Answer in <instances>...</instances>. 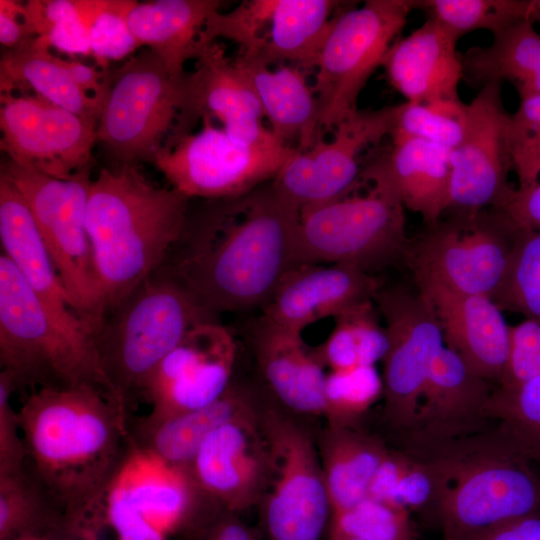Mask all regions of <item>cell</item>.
<instances>
[{
    "label": "cell",
    "mask_w": 540,
    "mask_h": 540,
    "mask_svg": "<svg viewBox=\"0 0 540 540\" xmlns=\"http://www.w3.org/2000/svg\"><path fill=\"white\" fill-rule=\"evenodd\" d=\"M299 216L271 181L213 200L197 220H188L164 267L216 314L261 308L297 265Z\"/></svg>",
    "instance_id": "cell-1"
},
{
    "label": "cell",
    "mask_w": 540,
    "mask_h": 540,
    "mask_svg": "<svg viewBox=\"0 0 540 540\" xmlns=\"http://www.w3.org/2000/svg\"><path fill=\"white\" fill-rule=\"evenodd\" d=\"M17 410L25 472L63 517L109 483L132 444L128 410L95 385L37 388Z\"/></svg>",
    "instance_id": "cell-2"
},
{
    "label": "cell",
    "mask_w": 540,
    "mask_h": 540,
    "mask_svg": "<svg viewBox=\"0 0 540 540\" xmlns=\"http://www.w3.org/2000/svg\"><path fill=\"white\" fill-rule=\"evenodd\" d=\"M188 205L189 197L154 186L134 163L102 168L92 180L86 228L103 317L164 267L187 227Z\"/></svg>",
    "instance_id": "cell-3"
},
{
    "label": "cell",
    "mask_w": 540,
    "mask_h": 540,
    "mask_svg": "<svg viewBox=\"0 0 540 540\" xmlns=\"http://www.w3.org/2000/svg\"><path fill=\"white\" fill-rule=\"evenodd\" d=\"M408 452L434 470L437 496L431 511L444 540H473L540 509V472L496 427Z\"/></svg>",
    "instance_id": "cell-4"
},
{
    "label": "cell",
    "mask_w": 540,
    "mask_h": 540,
    "mask_svg": "<svg viewBox=\"0 0 540 540\" xmlns=\"http://www.w3.org/2000/svg\"><path fill=\"white\" fill-rule=\"evenodd\" d=\"M0 372L21 395L41 387L98 386L116 399L93 334L53 312L0 255Z\"/></svg>",
    "instance_id": "cell-5"
},
{
    "label": "cell",
    "mask_w": 540,
    "mask_h": 540,
    "mask_svg": "<svg viewBox=\"0 0 540 540\" xmlns=\"http://www.w3.org/2000/svg\"><path fill=\"white\" fill-rule=\"evenodd\" d=\"M217 317L165 267L104 315L93 340L101 369L128 411L164 357L192 328Z\"/></svg>",
    "instance_id": "cell-6"
},
{
    "label": "cell",
    "mask_w": 540,
    "mask_h": 540,
    "mask_svg": "<svg viewBox=\"0 0 540 540\" xmlns=\"http://www.w3.org/2000/svg\"><path fill=\"white\" fill-rule=\"evenodd\" d=\"M404 210L383 181L361 175L344 195L300 211L297 265L381 269L406 252Z\"/></svg>",
    "instance_id": "cell-7"
},
{
    "label": "cell",
    "mask_w": 540,
    "mask_h": 540,
    "mask_svg": "<svg viewBox=\"0 0 540 540\" xmlns=\"http://www.w3.org/2000/svg\"><path fill=\"white\" fill-rule=\"evenodd\" d=\"M90 171L88 167L62 180L7 159L0 175L25 200L74 311L94 333L103 313L86 228Z\"/></svg>",
    "instance_id": "cell-8"
},
{
    "label": "cell",
    "mask_w": 540,
    "mask_h": 540,
    "mask_svg": "<svg viewBox=\"0 0 540 540\" xmlns=\"http://www.w3.org/2000/svg\"><path fill=\"white\" fill-rule=\"evenodd\" d=\"M417 0L349 2L323 44L312 85L319 106V130L332 132L354 113L358 98L415 9Z\"/></svg>",
    "instance_id": "cell-9"
},
{
    "label": "cell",
    "mask_w": 540,
    "mask_h": 540,
    "mask_svg": "<svg viewBox=\"0 0 540 540\" xmlns=\"http://www.w3.org/2000/svg\"><path fill=\"white\" fill-rule=\"evenodd\" d=\"M261 421L271 462L258 504L266 540H320L332 510L313 439L274 408H262Z\"/></svg>",
    "instance_id": "cell-10"
},
{
    "label": "cell",
    "mask_w": 540,
    "mask_h": 540,
    "mask_svg": "<svg viewBox=\"0 0 540 540\" xmlns=\"http://www.w3.org/2000/svg\"><path fill=\"white\" fill-rule=\"evenodd\" d=\"M184 76L172 78L150 50L139 52L109 72L97 141L120 164L152 162L164 146L180 115Z\"/></svg>",
    "instance_id": "cell-11"
},
{
    "label": "cell",
    "mask_w": 540,
    "mask_h": 540,
    "mask_svg": "<svg viewBox=\"0 0 540 540\" xmlns=\"http://www.w3.org/2000/svg\"><path fill=\"white\" fill-rule=\"evenodd\" d=\"M203 127L166 141L152 164L171 187L187 197L209 200L244 195L273 180L297 151L278 141L248 144L203 117Z\"/></svg>",
    "instance_id": "cell-12"
},
{
    "label": "cell",
    "mask_w": 540,
    "mask_h": 540,
    "mask_svg": "<svg viewBox=\"0 0 540 540\" xmlns=\"http://www.w3.org/2000/svg\"><path fill=\"white\" fill-rule=\"evenodd\" d=\"M408 251L415 277L492 298L507 271L520 227L497 209L455 213Z\"/></svg>",
    "instance_id": "cell-13"
},
{
    "label": "cell",
    "mask_w": 540,
    "mask_h": 540,
    "mask_svg": "<svg viewBox=\"0 0 540 540\" xmlns=\"http://www.w3.org/2000/svg\"><path fill=\"white\" fill-rule=\"evenodd\" d=\"M388 335L384 359V415L404 435L416 417L432 362L444 346L441 329L425 296L393 286L373 298Z\"/></svg>",
    "instance_id": "cell-14"
},
{
    "label": "cell",
    "mask_w": 540,
    "mask_h": 540,
    "mask_svg": "<svg viewBox=\"0 0 540 540\" xmlns=\"http://www.w3.org/2000/svg\"><path fill=\"white\" fill-rule=\"evenodd\" d=\"M397 105L357 109L305 151H296L271 181L273 188L299 212L336 199L353 189L365 166L363 156L395 123Z\"/></svg>",
    "instance_id": "cell-15"
},
{
    "label": "cell",
    "mask_w": 540,
    "mask_h": 540,
    "mask_svg": "<svg viewBox=\"0 0 540 540\" xmlns=\"http://www.w3.org/2000/svg\"><path fill=\"white\" fill-rule=\"evenodd\" d=\"M0 147L13 162L57 179L92 167L97 123L39 96L1 93Z\"/></svg>",
    "instance_id": "cell-16"
},
{
    "label": "cell",
    "mask_w": 540,
    "mask_h": 540,
    "mask_svg": "<svg viewBox=\"0 0 540 540\" xmlns=\"http://www.w3.org/2000/svg\"><path fill=\"white\" fill-rule=\"evenodd\" d=\"M509 119L501 83L483 86L468 104L463 138L450 152L448 210L454 214L496 208L511 189Z\"/></svg>",
    "instance_id": "cell-17"
},
{
    "label": "cell",
    "mask_w": 540,
    "mask_h": 540,
    "mask_svg": "<svg viewBox=\"0 0 540 540\" xmlns=\"http://www.w3.org/2000/svg\"><path fill=\"white\" fill-rule=\"evenodd\" d=\"M237 343L220 321L201 323L155 368L143 393L145 416L161 419L209 405L232 383Z\"/></svg>",
    "instance_id": "cell-18"
},
{
    "label": "cell",
    "mask_w": 540,
    "mask_h": 540,
    "mask_svg": "<svg viewBox=\"0 0 540 540\" xmlns=\"http://www.w3.org/2000/svg\"><path fill=\"white\" fill-rule=\"evenodd\" d=\"M261 410L257 407L212 432L187 468L200 494L217 509L237 514L263 496L271 462Z\"/></svg>",
    "instance_id": "cell-19"
},
{
    "label": "cell",
    "mask_w": 540,
    "mask_h": 540,
    "mask_svg": "<svg viewBox=\"0 0 540 540\" xmlns=\"http://www.w3.org/2000/svg\"><path fill=\"white\" fill-rule=\"evenodd\" d=\"M195 70L183 79V104L168 139L189 133L203 117L216 118L232 138L248 144L277 141L264 118L260 100L249 81L217 43L202 44Z\"/></svg>",
    "instance_id": "cell-20"
},
{
    "label": "cell",
    "mask_w": 540,
    "mask_h": 540,
    "mask_svg": "<svg viewBox=\"0 0 540 540\" xmlns=\"http://www.w3.org/2000/svg\"><path fill=\"white\" fill-rule=\"evenodd\" d=\"M493 388L445 345L432 362L410 430V449L424 448L482 432Z\"/></svg>",
    "instance_id": "cell-21"
},
{
    "label": "cell",
    "mask_w": 540,
    "mask_h": 540,
    "mask_svg": "<svg viewBox=\"0 0 540 540\" xmlns=\"http://www.w3.org/2000/svg\"><path fill=\"white\" fill-rule=\"evenodd\" d=\"M380 288L371 273L352 265L298 264L261 306V315L280 327L302 333L319 320L334 318L372 300Z\"/></svg>",
    "instance_id": "cell-22"
},
{
    "label": "cell",
    "mask_w": 540,
    "mask_h": 540,
    "mask_svg": "<svg viewBox=\"0 0 540 540\" xmlns=\"http://www.w3.org/2000/svg\"><path fill=\"white\" fill-rule=\"evenodd\" d=\"M436 316L445 346L477 375L499 383L510 349V326L491 298L452 291L440 283L415 277Z\"/></svg>",
    "instance_id": "cell-23"
},
{
    "label": "cell",
    "mask_w": 540,
    "mask_h": 540,
    "mask_svg": "<svg viewBox=\"0 0 540 540\" xmlns=\"http://www.w3.org/2000/svg\"><path fill=\"white\" fill-rule=\"evenodd\" d=\"M458 40L444 25L427 18L388 49L381 66L388 82L410 103L461 100L458 88L463 66Z\"/></svg>",
    "instance_id": "cell-24"
},
{
    "label": "cell",
    "mask_w": 540,
    "mask_h": 540,
    "mask_svg": "<svg viewBox=\"0 0 540 540\" xmlns=\"http://www.w3.org/2000/svg\"><path fill=\"white\" fill-rule=\"evenodd\" d=\"M450 152L425 140L394 137L390 148L372 157L361 175L383 181L404 208L433 226L450 204Z\"/></svg>",
    "instance_id": "cell-25"
},
{
    "label": "cell",
    "mask_w": 540,
    "mask_h": 540,
    "mask_svg": "<svg viewBox=\"0 0 540 540\" xmlns=\"http://www.w3.org/2000/svg\"><path fill=\"white\" fill-rule=\"evenodd\" d=\"M111 486L164 534L194 523L207 501L189 473L132 444Z\"/></svg>",
    "instance_id": "cell-26"
},
{
    "label": "cell",
    "mask_w": 540,
    "mask_h": 540,
    "mask_svg": "<svg viewBox=\"0 0 540 540\" xmlns=\"http://www.w3.org/2000/svg\"><path fill=\"white\" fill-rule=\"evenodd\" d=\"M247 333L258 371L274 398L292 412L322 415L326 373L302 333L262 315L249 325Z\"/></svg>",
    "instance_id": "cell-27"
},
{
    "label": "cell",
    "mask_w": 540,
    "mask_h": 540,
    "mask_svg": "<svg viewBox=\"0 0 540 540\" xmlns=\"http://www.w3.org/2000/svg\"><path fill=\"white\" fill-rule=\"evenodd\" d=\"M234 63L257 94L270 132L283 146L309 149L319 134V106L302 69L281 64L271 69L255 57L239 55ZM295 149V148H294Z\"/></svg>",
    "instance_id": "cell-28"
},
{
    "label": "cell",
    "mask_w": 540,
    "mask_h": 540,
    "mask_svg": "<svg viewBox=\"0 0 540 540\" xmlns=\"http://www.w3.org/2000/svg\"><path fill=\"white\" fill-rule=\"evenodd\" d=\"M257 407L254 392L248 386L232 381L209 405L161 419L144 416L134 424L130 422L131 438L135 445L187 471L212 432Z\"/></svg>",
    "instance_id": "cell-29"
},
{
    "label": "cell",
    "mask_w": 540,
    "mask_h": 540,
    "mask_svg": "<svg viewBox=\"0 0 540 540\" xmlns=\"http://www.w3.org/2000/svg\"><path fill=\"white\" fill-rule=\"evenodd\" d=\"M0 240L2 253L53 312L69 323L86 325L73 309L25 200L1 175Z\"/></svg>",
    "instance_id": "cell-30"
},
{
    "label": "cell",
    "mask_w": 540,
    "mask_h": 540,
    "mask_svg": "<svg viewBox=\"0 0 540 540\" xmlns=\"http://www.w3.org/2000/svg\"><path fill=\"white\" fill-rule=\"evenodd\" d=\"M219 0H154L138 2L128 24L140 45L149 47L169 75L179 80L184 65L197 59L201 33L208 18L221 6Z\"/></svg>",
    "instance_id": "cell-31"
},
{
    "label": "cell",
    "mask_w": 540,
    "mask_h": 540,
    "mask_svg": "<svg viewBox=\"0 0 540 540\" xmlns=\"http://www.w3.org/2000/svg\"><path fill=\"white\" fill-rule=\"evenodd\" d=\"M532 19L493 35L487 46H472L462 56L463 80L477 88L509 82L520 101L540 95V33Z\"/></svg>",
    "instance_id": "cell-32"
},
{
    "label": "cell",
    "mask_w": 540,
    "mask_h": 540,
    "mask_svg": "<svg viewBox=\"0 0 540 540\" xmlns=\"http://www.w3.org/2000/svg\"><path fill=\"white\" fill-rule=\"evenodd\" d=\"M347 2L275 0L265 42L256 56L267 66L285 64L315 69L323 44Z\"/></svg>",
    "instance_id": "cell-33"
},
{
    "label": "cell",
    "mask_w": 540,
    "mask_h": 540,
    "mask_svg": "<svg viewBox=\"0 0 540 540\" xmlns=\"http://www.w3.org/2000/svg\"><path fill=\"white\" fill-rule=\"evenodd\" d=\"M1 93L31 89L36 96L98 124L103 103L84 92L75 82L68 60L47 48L27 44L6 49L0 60Z\"/></svg>",
    "instance_id": "cell-34"
},
{
    "label": "cell",
    "mask_w": 540,
    "mask_h": 540,
    "mask_svg": "<svg viewBox=\"0 0 540 540\" xmlns=\"http://www.w3.org/2000/svg\"><path fill=\"white\" fill-rule=\"evenodd\" d=\"M389 451L381 440L354 427H327L318 453L332 512L367 497L370 482Z\"/></svg>",
    "instance_id": "cell-35"
},
{
    "label": "cell",
    "mask_w": 540,
    "mask_h": 540,
    "mask_svg": "<svg viewBox=\"0 0 540 540\" xmlns=\"http://www.w3.org/2000/svg\"><path fill=\"white\" fill-rule=\"evenodd\" d=\"M374 300L361 302L334 317L335 325L313 355L325 368L375 366L388 350V335Z\"/></svg>",
    "instance_id": "cell-36"
},
{
    "label": "cell",
    "mask_w": 540,
    "mask_h": 540,
    "mask_svg": "<svg viewBox=\"0 0 540 540\" xmlns=\"http://www.w3.org/2000/svg\"><path fill=\"white\" fill-rule=\"evenodd\" d=\"M65 535L67 540H167L110 483L65 517Z\"/></svg>",
    "instance_id": "cell-37"
},
{
    "label": "cell",
    "mask_w": 540,
    "mask_h": 540,
    "mask_svg": "<svg viewBox=\"0 0 540 540\" xmlns=\"http://www.w3.org/2000/svg\"><path fill=\"white\" fill-rule=\"evenodd\" d=\"M64 538V517L25 469L0 475V540Z\"/></svg>",
    "instance_id": "cell-38"
},
{
    "label": "cell",
    "mask_w": 540,
    "mask_h": 540,
    "mask_svg": "<svg viewBox=\"0 0 540 540\" xmlns=\"http://www.w3.org/2000/svg\"><path fill=\"white\" fill-rule=\"evenodd\" d=\"M486 413L519 452L540 466V376L512 386L498 385Z\"/></svg>",
    "instance_id": "cell-39"
},
{
    "label": "cell",
    "mask_w": 540,
    "mask_h": 540,
    "mask_svg": "<svg viewBox=\"0 0 540 540\" xmlns=\"http://www.w3.org/2000/svg\"><path fill=\"white\" fill-rule=\"evenodd\" d=\"M427 18H432L459 39L467 33L486 30L496 35L515 23L532 19L533 1L522 0H421Z\"/></svg>",
    "instance_id": "cell-40"
},
{
    "label": "cell",
    "mask_w": 540,
    "mask_h": 540,
    "mask_svg": "<svg viewBox=\"0 0 540 540\" xmlns=\"http://www.w3.org/2000/svg\"><path fill=\"white\" fill-rule=\"evenodd\" d=\"M75 1L89 33L92 56L99 68L108 70L110 61L122 60L141 46L128 24V15L137 1Z\"/></svg>",
    "instance_id": "cell-41"
},
{
    "label": "cell",
    "mask_w": 540,
    "mask_h": 540,
    "mask_svg": "<svg viewBox=\"0 0 540 540\" xmlns=\"http://www.w3.org/2000/svg\"><path fill=\"white\" fill-rule=\"evenodd\" d=\"M491 299L501 311L540 322V231L520 228L505 276Z\"/></svg>",
    "instance_id": "cell-42"
},
{
    "label": "cell",
    "mask_w": 540,
    "mask_h": 540,
    "mask_svg": "<svg viewBox=\"0 0 540 540\" xmlns=\"http://www.w3.org/2000/svg\"><path fill=\"white\" fill-rule=\"evenodd\" d=\"M24 16L36 46L69 56H92L89 33L75 0H29Z\"/></svg>",
    "instance_id": "cell-43"
},
{
    "label": "cell",
    "mask_w": 540,
    "mask_h": 540,
    "mask_svg": "<svg viewBox=\"0 0 540 540\" xmlns=\"http://www.w3.org/2000/svg\"><path fill=\"white\" fill-rule=\"evenodd\" d=\"M383 396V380L375 366L331 370L323 390V416L328 426L353 427Z\"/></svg>",
    "instance_id": "cell-44"
},
{
    "label": "cell",
    "mask_w": 540,
    "mask_h": 540,
    "mask_svg": "<svg viewBox=\"0 0 540 540\" xmlns=\"http://www.w3.org/2000/svg\"><path fill=\"white\" fill-rule=\"evenodd\" d=\"M328 528L330 540L414 538L408 510L370 497L349 508L332 512Z\"/></svg>",
    "instance_id": "cell-45"
},
{
    "label": "cell",
    "mask_w": 540,
    "mask_h": 540,
    "mask_svg": "<svg viewBox=\"0 0 540 540\" xmlns=\"http://www.w3.org/2000/svg\"><path fill=\"white\" fill-rule=\"evenodd\" d=\"M467 106L461 100L428 104L405 101L397 105L390 138L412 137L453 150L465 132Z\"/></svg>",
    "instance_id": "cell-46"
},
{
    "label": "cell",
    "mask_w": 540,
    "mask_h": 540,
    "mask_svg": "<svg viewBox=\"0 0 540 540\" xmlns=\"http://www.w3.org/2000/svg\"><path fill=\"white\" fill-rule=\"evenodd\" d=\"M275 0H246L227 13L214 12L206 21L200 42L210 43L217 37L240 45V55L256 56L261 50Z\"/></svg>",
    "instance_id": "cell-47"
},
{
    "label": "cell",
    "mask_w": 540,
    "mask_h": 540,
    "mask_svg": "<svg viewBox=\"0 0 540 540\" xmlns=\"http://www.w3.org/2000/svg\"><path fill=\"white\" fill-rule=\"evenodd\" d=\"M508 143L519 189L540 181V95L520 101L510 114Z\"/></svg>",
    "instance_id": "cell-48"
},
{
    "label": "cell",
    "mask_w": 540,
    "mask_h": 540,
    "mask_svg": "<svg viewBox=\"0 0 540 540\" xmlns=\"http://www.w3.org/2000/svg\"><path fill=\"white\" fill-rule=\"evenodd\" d=\"M540 376V322L526 319L510 326V349L499 386H512Z\"/></svg>",
    "instance_id": "cell-49"
},
{
    "label": "cell",
    "mask_w": 540,
    "mask_h": 540,
    "mask_svg": "<svg viewBox=\"0 0 540 540\" xmlns=\"http://www.w3.org/2000/svg\"><path fill=\"white\" fill-rule=\"evenodd\" d=\"M13 393L9 378L0 372V475L24 470L25 449L18 410L11 403Z\"/></svg>",
    "instance_id": "cell-50"
},
{
    "label": "cell",
    "mask_w": 540,
    "mask_h": 540,
    "mask_svg": "<svg viewBox=\"0 0 540 540\" xmlns=\"http://www.w3.org/2000/svg\"><path fill=\"white\" fill-rule=\"evenodd\" d=\"M410 463L389 504L410 510L432 509L437 496V480L430 463L408 452Z\"/></svg>",
    "instance_id": "cell-51"
},
{
    "label": "cell",
    "mask_w": 540,
    "mask_h": 540,
    "mask_svg": "<svg viewBox=\"0 0 540 540\" xmlns=\"http://www.w3.org/2000/svg\"><path fill=\"white\" fill-rule=\"evenodd\" d=\"M494 209L522 229L540 231V181L526 189L511 187Z\"/></svg>",
    "instance_id": "cell-52"
},
{
    "label": "cell",
    "mask_w": 540,
    "mask_h": 540,
    "mask_svg": "<svg viewBox=\"0 0 540 540\" xmlns=\"http://www.w3.org/2000/svg\"><path fill=\"white\" fill-rule=\"evenodd\" d=\"M410 460L411 456L408 452L390 450L370 482L367 497L390 503Z\"/></svg>",
    "instance_id": "cell-53"
},
{
    "label": "cell",
    "mask_w": 540,
    "mask_h": 540,
    "mask_svg": "<svg viewBox=\"0 0 540 540\" xmlns=\"http://www.w3.org/2000/svg\"><path fill=\"white\" fill-rule=\"evenodd\" d=\"M34 38L25 20L24 4L13 0H0L1 44L7 49H15Z\"/></svg>",
    "instance_id": "cell-54"
},
{
    "label": "cell",
    "mask_w": 540,
    "mask_h": 540,
    "mask_svg": "<svg viewBox=\"0 0 540 540\" xmlns=\"http://www.w3.org/2000/svg\"><path fill=\"white\" fill-rule=\"evenodd\" d=\"M473 540H540V509L503 522Z\"/></svg>",
    "instance_id": "cell-55"
},
{
    "label": "cell",
    "mask_w": 540,
    "mask_h": 540,
    "mask_svg": "<svg viewBox=\"0 0 540 540\" xmlns=\"http://www.w3.org/2000/svg\"><path fill=\"white\" fill-rule=\"evenodd\" d=\"M203 540H260L237 514L222 509L205 524Z\"/></svg>",
    "instance_id": "cell-56"
},
{
    "label": "cell",
    "mask_w": 540,
    "mask_h": 540,
    "mask_svg": "<svg viewBox=\"0 0 540 540\" xmlns=\"http://www.w3.org/2000/svg\"><path fill=\"white\" fill-rule=\"evenodd\" d=\"M534 4V20H540V0L533 1Z\"/></svg>",
    "instance_id": "cell-57"
},
{
    "label": "cell",
    "mask_w": 540,
    "mask_h": 540,
    "mask_svg": "<svg viewBox=\"0 0 540 540\" xmlns=\"http://www.w3.org/2000/svg\"><path fill=\"white\" fill-rule=\"evenodd\" d=\"M341 540H358V539H341Z\"/></svg>",
    "instance_id": "cell-58"
}]
</instances>
